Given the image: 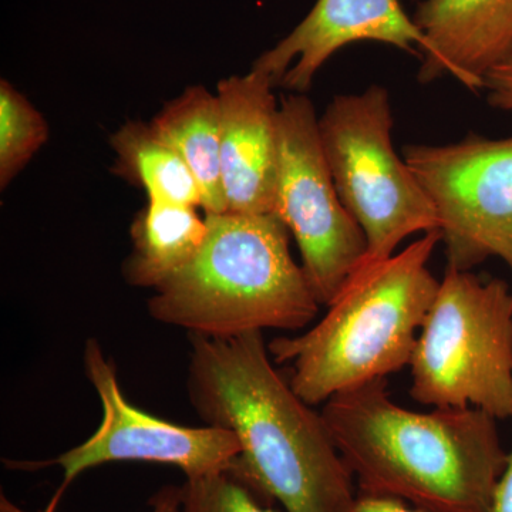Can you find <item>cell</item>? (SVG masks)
I'll return each mask as SVG.
<instances>
[{"label":"cell","instance_id":"11","mask_svg":"<svg viewBox=\"0 0 512 512\" xmlns=\"http://www.w3.org/2000/svg\"><path fill=\"white\" fill-rule=\"evenodd\" d=\"M271 77L251 69L221 80V175L227 212L274 214L279 167V107Z\"/></svg>","mask_w":512,"mask_h":512},{"label":"cell","instance_id":"17","mask_svg":"<svg viewBox=\"0 0 512 512\" xmlns=\"http://www.w3.org/2000/svg\"><path fill=\"white\" fill-rule=\"evenodd\" d=\"M181 512H278L229 471L190 478L183 485Z\"/></svg>","mask_w":512,"mask_h":512},{"label":"cell","instance_id":"7","mask_svg":"<svg viewBox=\"0 0 512 512\" xmlns=\"http://www.w3.org/2000/svg\"><path fill=\"white\" fill-rule=\"evenodd\" d=\"M278 126L274 214L295 238L320 305L328 306L365 262L366 237L333 183L312 101L303 94L285 97Z\"/></svg>","mask_w":512,"mask_h":512},{"label":"cell","instance_id":"19","mask_svg":"<svg viewBox=\"0 0 512 512\" xmlns=\"http://www.w3.org/2000/svg\"><path fill=\"white\" fill-rule=\"evenodd\" d=\"M151 512H181L183 507V485H165L150 500ZM0 512H28L12 503L5 494L0 495Z\"/></svg>","mask_w":512,"mask_h":512},{"label":"cell","instance_id":"10","mask_svg":"<svg viewBox=\"0 0 512 512\" xmlns=\"http://www.w3.org/2000/svg\"><path fill=\"white\" fill-rule=\"evenodd\" d=\"M379 42L423 56L426 36L404 12L399 0H318L295 29L265 52L252 69L276 86L298 94L311 89L320 67L342 47Z\"/></svg>","mask_w":512,"mask_h":512},{"label":"cell","instance_id":"4","mask_svg":"<svg viewBox=\"0 0 512 512\" xmlns=\"http://www.w3.org/2000/svg\"><path fill=\"white\" fill-rule=\"evenodd\" d=\"M201 251L148 301L151 318L205 338L299 330L320 303L275 214H205Z\"/></svg>","mask_w":512,"mask_h":512},{"label":"cell","instance_id":"5","mask_svg":"<svg viewBox=\"0 0 512 512\" xmlns=\"http://www.w3.org/2000/svg\"><path fill=\"white\" fill-rule=\"evenodd\" d=\"M410 367L417 403L512 417L511 286L447 266Z\"/></svg>","mask_w":512,"mask_h":512},{"label":"cell","instance_id":"9","mask_svg":"<svg viewBox=\"0 0 512 512\" xmlns=\"http://www.w3.org/2000/svg\"><path fill=\"white\" fill-rule=\"evenodd\" d=\"M83 365L99 394L103 419L89 440L56 458L64 485L84 471L117 461L168 464L180 468L187 480L231 470L241 453L234 433L207 424L178 426L137 409L124 396L116 366L97 340H87Z\"/></svg>","mask_w":512,"mask_h":512},{"label":"cell","instance_id":"6","mask_svg":"<svg viewBox=\"0 0 512 512\" xmlns=\"http://www.w3.org/2000/svg\"><path fill=\"white\" fill-rule=\"evenodd\" d=\"M389 93L370 86L338 96L319 119L333 183L367 241L366 264L386 261L410 235L440 231L429 194L392 141Z\"/></svg>","mask_w":512,"mask_h":512},{"label":"cell","instance_id":"18","mask_svg":"<svg viewBox=\"0 0 512 512\" xmlns=\"http://www.w3.org/2000/svg\"><path fill=\"white\" fill-rule=\"evenodd\" d=\"M484 90L490 106L512 117V56L485 73Z\"/></svg>","mask_w":512,"mask_h":512},{"label":"cell","instance_id":"15","mask_svg":"<svg viewBox=\"0 0 512 512\" xmlns=\"http://www.w3.org/2000/svg\"><path fill=\"white\" fill-rule=\"evenodd\" d=\"M116 153L114 171L143 188L150 201L201 208V191L190 168L151 124H124L110 140Z\"/></svg>","mask_w":512,"mask_h":512},{"label":"cell","instance_id":"16","mask_svg":"<svg viewBox=\"0 0 512 512\" xmlns=\"http://www.w3.org/2000/svg\"><path fill=\"white\" fill-rule=\"evenodd\" d=\"M49 126L19 90L0 82V188L5 190L42 148Z\"/></svg>","mask_w":512,"mask_h":512},{"label":"cell","instance_id":"14","mask_svg":"<svg viewBox=\"0 0 512 512\" xmlns=\"http://www.w3.org/2000/svg\"><path fill=\"white\" fill-rule=\"evenodd\" d=\"M165 143L180 154L201 191L205 214H224L221 175V109L217 94L204 86L188 87L177 99L165 104L151 121Z\"/></svg>","mask_w":512,"mask_h":512},{"label":"cell","instance_id":"1","mask_svg":"<svg viewBox=\"0 0 512 512\" xmlns=\"http://www.w3.org/2000/svg\"><path fill=\"white\" fill-rule=\"evenodd\" d=\"M190 340L188 399L207 426L231 431L241 446L229 473L286 512H345L355 478L322 414L276 370L262 332Z\"/></svg>","mask_w":512,"mask_h":512},{"label":"cell","instance_id":"12","mask_svg":"<svg viewBox=\"0 0 512 512\" xmlns=\"http://www.w3.org/2000/svg\"><path fill=\"white\" fill-rule=\"evenodd\" d=\"M414 22L429 42L419 82L451 74L471 92L512 56V0H424Z\"/></svg>","mask_w":512,"mask_h":512},{"label":"cell","instance_id":"2","mask_svg":"<svg viewBox=\"0 0 512 512\" xmlns=\"http://www.w3.org/2000/svg\"><path fill=\"white\" fill-rule=\"evenodd\" d=\"M320 414L360 494L426 512H491L508 453L490 414L412 412L390 399L386 379L336 394Z\"/></svg>","mask_w":512,"mask_h":512},{"label":"cell","instance_id":"21","mask_svg":"<svg viewBox=\"0 0 512 512\" xmlns=\"http://www.w3.org/2000/svg\"><path fill=\"white\" fill-rule=\"evenodd\" d=\"M491 512H512V450L508 453L503 476L495 487Z\"/></svg>","mask_w":512,"mask_h":512},{"label":"cell","instance_id":"20","mask_svg":"<svg viewBox=\"0 0 512 512\" xmlns=\"http://www.w3.org/2000/svg\"><path fill=\"white\" fill-rule=\"evenodd\" d=\"M345 512H426L414 508L412 505L389 497H375L357 493L355 500L346 508Z\"/></svg>","mask_w":512,"mask_h":512},{"label":"cell","instance_id":"3","mask_svg":"<svg viewBox=\"0 0 512 512\" xmlns=\"http://www.w3.org/2000/svg\"><path fill=\"white\" fill-rule=\"evenodd\" d=\"M441 232L423 234L386 261L357 269L303 335L268 345L275 365H291L289 384L311 406L410 366L440 282L429 269Z\"/></svg>","mask_w":512,"mask_h":512},{"label":"cell","instance_id":"13","mask_svg":"<svg viewBox=\"0 0 512 512\" xmlns=\"http://www.w3.org/2000/svg\"><path fill=\"white\" fill-rule=\"evenodd\" d=\"M133 251L124 262L128 284L156 291L194 261L208 235L195 207L150 201L131 225Z\"/></svg>","mask_w":512,"mask_h":512},{"label":"cell","instance_id":"8","mask_svg":"<svg viewBox=\"0 0 512 512\" xmlns=\"http://www.w3.org/2000/svg\"><path fill=\"white\" fill-rule=\"evenodd\" d=\"M403 158L439 214L447 266L471 271L497 256L512 274V137L417 144Z\"/></svg>","mask_w":512,"mask_h":512}]
</instances>
